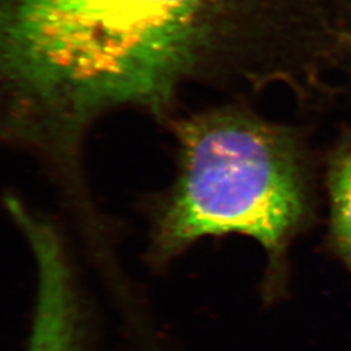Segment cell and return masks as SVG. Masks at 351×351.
I'll return each mask as SVG.
<instances>
[{"mask_svg": "<svg viewBox=\"0 0 351 351\" xmlns=\"http://www.w3.org/2000/svg\"><path fill=\"white\" fill-rule=\"evenodd\" d=\"M169 125L175 182L151 203L149 262L163 267L207 236L256 239L278 272L310 213L307 156L298 129L228 104Z\"/></svg>", "mask_w": 351, "mask_h": 351, "instance_id": "cell-2", "label": "cell"}, {"mask_svg": "<svg viewBox=\"0 0 351 351\" xmlns=\"http://www.w3.org/2000/svg\"><path fill=\"white\" fill-rule=\"evenodd\" d=\"M36 262L37 295L25 351H85L86 311L63 233L37 211L19 219Z\"/></svg>", "mask_w": 351, "mask_h": 351, "instance_id": "cell-3", "label": "cell"}, {"mask_svg": "<svg viewBox=\"0 0 351 351\" xmlns=\"http://www.w3.org/2000/svg\"><path fill=\"white\" fill-rule=\"evenodd\" d=\"M188 84L185 0H0V143L73 165L101 116L169 125Z\"/></svg>", "mask_w": 351, "mask_h": 351, "instance_id": "cell-1", "label": "cell"}, {"mask_svg": "<svg viewBox=\"0 0 351 351\" xmlns=\"http://www.w3.org/2000/svg\"><path fill=\"white\" fill-rule=\"evenodd\" d=\"M330 233L339 258L351 271V151L339 156L328 176Z\"/></svg>", "mask_w": 351, "mask_h": 351, "instance_id": "cell-4", "label": "cell"}]
</instances>
